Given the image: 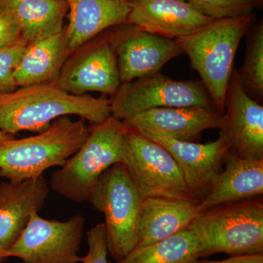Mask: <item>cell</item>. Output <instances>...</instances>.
<instances>
[{"instance_id": "cell-1", "label": "cell", "mask_w": 263, "mask_h": 263, "mask_svg": "<svg viewBox=\"0 0 263 263\" xmlns=\"http://www.w3.org/2000/svg\"><path fill=\"white\" fill-rule=\"evenodd\" d=\"M70 115L100 124L112 116L110 101L70 94L53 84L32 85L0 94V131L7 134L41 133L53 121Z\"/></svg>"}, {"instance_id": "cell-2", "label": "cell", "mask_w": 263, "mask_h": 263, "mask_svg": "<svg viewBox=\"0 0 263 263\" xmlns=\"http://www.w3.org/2000/svg\"><path fill=\"white\" fill-rule=\"evenodd\" d=\"M252 14L215 19L201 28L176 39L182 53L187 55L216 110H226L228 85L242 37L252 23Z\"/></svg>"}, {"instance_id": "cell-3", "label": "cell", "mask_w": 263, "mask_h": 263, "mask_svg": "<svg viewBox=\"0 0 263 263\" xmlns=\"http://www.w3.org/2000/svg\"><path fill=\"white\" fill-rule=\"evenodd\" d=\"M84 121L68 116L59 118L36 136L0 143V177L13 183L43 176L51 167L65 163L89 136Z\"/></svg>"}, {"instance_id": "cell-4", "label": "cell", "mask_w": 263, "mask_h": 263, "mask_svg": "<svg viewBox=\"0 0 263 263\" xmlns=\"http://www.w3.org/2000/svg\"><path fill=\"white\" fill-rule=\"evenodd\" d=\"M188 229L200 245L201 257L263 253L262 197L227 202L202 212Z\"/></svg>"}, {"instance_id": "cell-5", "label": "cell", "mask_w": 263, "mask_h": 263, "mask_svg": "<svg viewBox=\"0 0 263 263\" xmlns=\"http://www.w3.org/2000/svg\"><path fill=\"white\" fill-rule=\"evenodd\" d=\"M127 127L113 116L89 128V136L73 155L51 175L50 186L76 202L88 201L102 175L122 162V148Z\"/></svg>"}, {"instance_id": "cell-6", "label": "cell", "mask_w": 263, "mask_h": 263, "mask_svg": "<svg viewBox=\"0 0 263 263\" xmlns=\"http://www.w3.org/2000/svg\"><path fill=\"white\" fill-rule=\"evenodd\" d=\"M88 201L105 216L108 253L116 261L136 248L142 199L122 162L107 170Z\"/></svg>"}, {"instance_id": "cell-7", "label": "cell", "mask_w": 263, "mask_h": 263, "mask_svg": "<svg viewBox=\"0 0 263 263\" xmlns=\"http://www.w3.org/2000/svg\"><path fill=\"white\" fill-rule=\"evenodd\" d=\"M122 163L142 200L147 197L196 200L173 156L158 143L127 127Z\"/></svg>"}, {"instance_id": "cell-8", "label": "cell", "mask_w": 263, "mask_h": 263, "mask_svg": "<svg viewBox=\"0 0 263 263\" xmlns=\"http://www.w3.org/2000/svg\"><path fill=\"white\" fill-rule=\"evenodd\" d=\"M110 105L111 115L121 121L155 108L216 109L201 81H176L161 72L121 84Z\"/></svg>"}, {"instance_id": "cell-9", "label": "cell", "mask_w": 263, "mask_h": 263, "mask_svg": "<svg viewBox=\"0 0 263 263\" xmlns=\"http://www.w3.org/2000/svg\"><path fill=\"white\" fill-rule=\"evenodd\" d=\"M86 219L82 215L68 220H49L32 214L28 226L12 247L8 257L23 263H79Z\"/></svg>"}, {"instance_id": "cell-10", "label": "cell", "mask_w": 263, "mask_h": 263, "mask_svg": "<svg viewBox=\"0 0 263 263\" xmlns=\"http://www.w3.org/2000/svg\"><path fill=\"white\" fill-rule=\"evenodd\" d=\"M135 131L164 147L173 156L182 171L190 193L196 200L201 202L206 197L214 178L222 171V164L230 152L229 145L221 133L216 141L201 144L179 141L149 129Z\"/></svg>"}, {"instance_id": "cell-11", "label": "cell", "mask_w": 263, "mask_h": 263, "mask_svg": "<svg viewBox=\"0 0 263 263\" xmlns=\"http://www.w3.org/2000/svg\"><path fill=\"white\" fill-rule=\"evenodd\" d=\"M220 133L230 152L242 158L263 160V107L245 91L233 69L226 98Z\"/></svg>"}, {"instance_id": "cell-12", "label": "cell", "mask_w": 263, "mask_h": 263, "mask_svg": "<svg viewBox=\"0 0 263 263\" xmlns=\"http://www.w3.org/2000/svg\"><path fill=\"white\" fill-rule=\"evenodd\" d=\"M122 84L160 72L170 60L182 53L176 40L130 25L110 37Z\"/></svg>"}, {"instance_id": "cell-13", "label": "cell", "mask_w": 263, "mask_h": 263, "mask_svg": "<svg viewBox=\"0 0 263 263\" xmlns=\"http://www.w3.org/2000/svg\"><path fill=\"white\" fill-rule=\"evenodd\" d=\"M54 84L76 95L89 91L115 94L122 83L110 38L95 43L71 60L60 71Z\"/></svg>"}, {"instance_id": "cell-14", "label": "cell", "mask_w": 263, "mask_h": 263, "mask_svg": "<svg viewBox=\"0 0 263 263\" xmlns=\"http://www.w3.org/2000/svg\"><path fill=\"white\" fill-rule=\"evenodd\" d=\"M49 193L43 176L0 183V263L8 259V254L28 226L32 214L44 206Z\"/></svg>"}, {"instance_id": "cell-15", "label": "cell", "mask_w": 263, "mask_h": 263, "mask_svg": "<svg viewBox=\"0 0 263 263\" xmlns=\"http://www.w3.org/2000/svg\"><path fill=\"white\" fill-rule=\"evenodd\" d=\"M127 24L145 32L176 40L201 28L214 19L186 0H128Z\"/></svg>"}, {"instance_id": "cell-16", "label": "cell", "mask_w": 263, "mask_h": 263, "mask_svg": "<svg viewBox=\"0 0 263 263\" xmlns=\"http://www.w3.org/2000/svg\"><path fill=\"white\" fill-rule=\"evenodd\" d=\"M223 114L214 108H160L152 109L122 121L129 129H149L169 138L193 141L207 129H220Z\"/></svg>"}, {"instance_id": "cell-17", "label": "cell", "mask_w": 263, "mask_h": 263, "mask_svg": "<svg viewBox=\"0 0 263 263\" xmlns=\"http://www.w3.org/2000/svg\"><path fill=\"white\" fill-rule=\"evenodd\" d=\"M202 212L200 201L165 197L142 200L136 247H143L188 229Z\"/></svg>"}, {"instance_id": "cell-18", "label": "cell", "mask_w": 263, "mask_h": 263, "mask_svg": "<svg viewBox=\"0 0 263 263\" xmlns=\"http://www.w3.org/2000/svg\"><path fill=\"white\" fill-rule=\"evenodd\" d=\"M69 23L65 33L67 51L72 52L109 27L127 24L128 0H65Z\"/></svg>"}, {"instance_id": "cell-19", "label": "cell", "mask_w": 263, "mask_h": 263, "mask_svg": "<svg viewBox=\"0 0 263 263\" xmlns=\"http://www.w3.org/2000/svg\"><path fill=\"white\" fill-rule=\"evenodd\" d=\"M226 170L216 175L206 197L200 202L202 212L210 208L263 195V160L242 158L229 152Z\"/></svg>"}, {"instance_id": "cell-20", "label": "cell", "mask_w": 263, "mask_h": 263, "mask_svg": "<svg viewBox=\"0 0 263 263\" xmlns=\"http://www.w3.org/2000/svg\"><path fill=\"white\" fill-rule=\"evenodd\" d=\"M67 10L65 0H0V12L15 19L28 44L62 32Z\"/></svg>"}, {"instance_id": "cell-21", "label": "cell", "mask_w": 263, "mask_h": 263, "mask_svg": "<svg viewBox=\"0 0 263 263\" xmlns=\"http://www.w3.org/2000/svg\"><path fill=\"white\" fill-rule=\"evenodd\" d=\"M67 53L63 31L30 43L15 70L17 86L54 84Z\"/></svg>"}, {"instance_id": "cell-22", "label": "cell", "mask_w": 263, "mask_h": 263, "mask_svg": "<svg viewBox=\"0 0 263 263\" xmlns=\"http://www.w3.org/2000/svg\"><path fill=\"white\" fill-rule=\"evenodd\" d=\"M200 257L198 240L185 229L152 245L136 247L116 263H193Z\"/></svg>"}, {"instance_id": "cell-23", "label": "cell", "mask_w": 263, "mask_h": 263, "mask_svg": "<svg viewBox=\"0 0 263 263\" xmlns=\"http://www.w3.org/2000/svg\"><path fill=\"white\" fill-rule=\"evenodd\" d=\"M242 85L247 94L262 97L263 95V25L255 26L247 42V52L242 72Z\"/></svg>"}, {"instance_id": "cell-24", "label": "cell", "mask_w": 263, "mask_h": 263, "mask_svg": "<svg viewBox=\"0 0 263 263\" xmlns=\"http://www.w3.org/2000/svg\"><path fill=\"white\" fill-rule=\"evenodd\" d=\"M199 12L209 18H234L252 14L262 0H186Z\"/></svg>"}, {"instance_id": "cell-25", "label": "cell", "mask_w": 263, "mask_h": 263, "mask_svg": "<svg viewBox=\"0 0 263 263\" xmlns=\"http://www.w3.org/2000/svg\"><path fill=\"white\" fill-rule=\"evenodd\" d=\"M28 45L21 40L13 46L0 49V94H9L17 89L15 70Z\"/></svg>"}, {"instance_id": "cell-26", "label": "cell", "mask_w": 263, "mask_h": 263, "mask_svg": "<svg viewBox=\"0 0 263 263\" xmlns=\"http://www.w3.org/2000/svg\"><path fill=\"white\" fill-rule=\"evenodd\" d=\"M88 253L81 257L82 263H109L108 242L104 223H99L86 233Z\"/></svg>"}, {"instance_id": "cell-27", "label": "cell", "mask_w": 263, "mask_h": 263, "mask_svg": "<svg viewBox=\"0 0 263 263\" xmlns=\"http://www.w3.org/2000/svg\"><path fill=\"white\" fill-rule=\"evenodd\" d=\"M22 40L18 24L8 13L0 12V49L9 47Z\"/></svg>"}, {"instance_id": "cell-28", "label": "cell", "mask_w": 263, "mask_h": 263, "mask_svg": "<svg viewBox=\"0 0 263 263\" xmlns=\"http://www.w3.org/2000/svg\"><path fill=\"white\" fill-rule=\"evenodd\" d=\"M193 263H263V253L230 256L229 258L223 259V260L197 259Z\"/></svg>"}, {"instance_id": "cell-29", "label": "cell", "mask_w": 263, "mask_h": 263, "mask_svg": "<svg viewBox=\"0 0 263 263\" xmlns=\"http://www.w3.org/2000/svg\"><path fill=\"white\" fill-rule=\"evenodd\" d=\"M13 138H14V136H12V135L7 134V133L0 131V143L9 141V140L13 139Z\"/></svg>"}, {"instance_id": "cell-30", "label": "cell", "mask_w": 263, "mask_h": 263, "mask_svg": "<svg viewBox=\"0 0 263 263\" xmlns=\"http://www.w3.org/2000/svg\"><path fill=\"white\" fill-rule=\"evenodd\" d=\"M109 263H112V262H110H110H109Z\"/></svg>"}, {"instance_id": "cell-31", "label": "cell", "mask_w": 263, "mask_h": 263, "mask_svg": "<svg viewBox=\"0 0 263 263\" xmlns=\"http://www.w3.org/2000/svg\"></svg>"}]
</instances>
